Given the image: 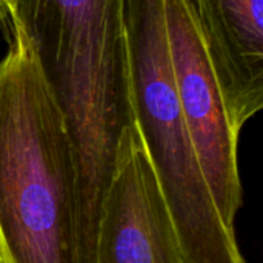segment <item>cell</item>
Here are the masks:
<instances>
[{"label":"cell","instance_id":"6da1fadb","mask_svg":"<svg viewBox=\"0 0 263 263\" xmlns=\"http://www.w3.org/2000/svg\"><path fill=\"white\" fill-rule=\"evenodd\" d=\"M43 79L68 129L79 242L96 247L122 134L136 125L128 69L126 0H14Z\"/></svg>","mask_w":263,"mask_h":263},{"label":"cell","instance_id":"3957f363","mask_svg":"<svg viewBox=\"0 0 263 263\" xmlns=\"http://www.w3.org/2000/svg\"><path fill=\"white\" fill-rule=\"evenodd\" d=\"M166 23L185 128L217 210L234 230L243 202L237 160L239 136L231 126L193 2L166 0Z\"/></svg>","mask_w":263,"mask_h":263},{"label":"cell","instance_id":"5b68a950","mask_svg":"<svg viewBox=\"0 0 263 263\" xmlns=\"http://www.w3.org/2000/svg\"><path fill=\"white\" fill-rule=\"evenodd\" d=\"M206 54L240 136L263 108V0H191Z\"/></svg>","mask_w":263,"mask_h":263},{"label":"cell","instance_id":"8992f818","mask_svg":"<svg viewBox=\"0 0 263 263\" xmlns=\"http://www.w3.org/2000/svg\"><path fill=\"white\" fill-rule=\"evenodd\" d=\"M14 0H0V6H6V5H11Z\"/></svg>","mask_w":263,"mask_h":263},{"label":"cell","instance_id":"7a4b0ae2","mask_svg":"<svg viewBox=\"0 0 263 263\" xmlns=\"http://www.w3.org/2000/svg\"><path fill=\"white\" fill-rule=\"evenodd\" d=\"M0 60V263H79L74 163L63 114L12 11Z\"/></svg>","mask_w":263,"mask_h":263},{"label":"cell","instance_id":"277c9868","mask_svg":"<svg viewBox=\"0 0 263 263\" xmlns=\"http://www.w3.org/2000/svg\"><path fill=\"white\" fill-rule=\"evenodd\" d=\"M96 263H185L136 125L122 134L117 171L100 225Z\"/></svg>","mask_w":263,"mask_h":263}]
</instances>
